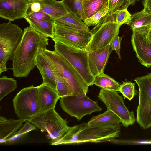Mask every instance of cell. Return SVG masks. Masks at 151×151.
<instances>
[{"mask_svg": "<svg viewBox=\"0 0 151 151\" xmlns=\"http://www.w3.org/2000/svg\"><path fill=\"white\" fill-rule=\"evenodd\" d=\"M48 37L30 26L25 28L21 41L17 48L11 68L16 77H27L36 66L39 54L48 45Z\"/></svg>", "mask_w": 151, "mask_h": 151, "instance_id": "cell-1", "label": "cell"}, {"mask_svg": "<svg viewBox=\"0 0 151 151\" xmlns=\"http://www.w3.org/2000/svg\"><path fill=\"white\" fill-rule=\"evenodd\" d=\"M42 52L68 82L72 91L73 95L86 96L89 86L65 59L54 50H49L46 47L43 50Z\"/></svg>", "mask_w": 151, "mask_h": 151, "instance_id": "cell-2", "label": "cell"}, {"mask_svg": "<svg viewBox=\"0 0 151 151\" xmlns=\"http://www.w3.org/2000/svg\"><path fill=\"white\" fill-rule=\"evenodd\" d=\"M23 34L22 29L10 21L0 25V74L8 70L6 63L12 60Z\"/></svg>", "mask_w": 151, "mask_h": 151, "instance_id": "cell-3", "label": "cell"}, {"mask_svg": "<svg viewBox=\"0 0 151 151\" xmlns=\"http://www.w3.org/2000/svg\"><path fill=\"white\" fill-rule=\"evenodd\" d=\"M120 27L115 21L114 13L108 12L90 31L91 37L86 50L89 52L110 44L118 35Z\"/></svg>", "mask_w": 151, "mask_h": 151, "instance_id": "cell-4", "label": "cell"}, {"mask_svg": "<svg viewBox=\"0 0 151 151\" xmlns=\"http://www.w3.org/2000/svg\"><path fill=\"white\" fill-rule=\"evenodd\" d=\"M54 42V50L72 65L89 86L93 85L94 77L89 68L88 52L86 50L76 48L59 42Z\"/></svg>", "mask_w": 151, "mask_h": 151, "instance_id": "cell-5", "label": "cell"}, {"mask_svg": "<svg viewBox=\"0 0 151 151\" xmlns=\"http://www.w3.org/2000/svg\"><path fill=\"white\" fill-rule=\"evenodd\" d=\"M14 111L19 119L29 121L39 113L37 87L21 89L13 99Z\"/></svg>", "mask_w": 151, "mask_h": 151, "instance_id": "cell-6", "label": "cell"}, {"mask_svg": "<svg viewBox=\"0 0 151 151\" xmlns=\"http://www.w3.org/2000/svg\"><path fill=\"white\" fill-rule=\"evenodd\" d=\"M29 122L42 132H47V137L52 140L61 138L69 127L66 120L60 117L55 108L39 114Z\"/></svg>", "mask_w": 151, "mask_h": 151, "instance_id": "cell-7", "label": "cell"}, {"mask_svg": "<svg viewBox=\"0 0 151 151\" xmlns=\"http://www.w3.org/2000/svg\"><path fill=\"white\" fill-rule=\"evenodd\" d=\"M134 81L139 91L136 121L140 127L145 129L151 127V73L137 77Z\"/></svg>", "mask_w": 151, "mask_h": 151, "instance_id": "cell-8", "label": "cell"}, {"mask_svg": "<svg viewBox=\"0 0 151 151\" xmlns=\"http://www.w3.org/2000/svg\"><path fill=\"white\" fill-rule=\"evenodd\" d=\"M120 125L89 126L83 123L78 125L76 144L110 142L118 137Z\"/></svg>", "mask_w": 151, "mask_h": 151, "instance_id": "cell-9", "label": "cell"}, {"mask_svg": "<svg viewBox=\"0 0 151 151\" xmlns=\"http://www.w3.org/2000/svg\"><path fill=\"white\" fill-rule=\"evenodd\" d=\"M60 105L63 111L71 116L76 117L78 121L86 115L102 110L96 102L92 101L87 96H63L60 99Z\"/></svg>", "mask_w": 151, "mask_h": 151, "instance_id": "cell-10", "label": "cell"}, {"mask_svg": "<svg viewBox=\"0 0 151 151\" xmlns=\"http://www.w3.org/2000/svg\"><path fill=\"white\" fill-rule=\"evenodd\" d=\"M98 97L105 104L107 109L120 118L124 126L127 127L135 123L136 119L133 112L130 111L126 107L122 98L116 91L102 88Z\"/></svg>", "mask_w": 151, "mask_h": 151, "instance_id": "cell-11", "label": "cell"}, {"mask_svg": "<svg viewBox=\"0 0 151 151\" xmlns=\"http://www.w3.org/2000/svg\"><path fill=\"white\" fill-rule=\"evenodd\" d=\"M54 35L52 40L76 48L86 50L92 34L86 32L57 24L54 23Z\"/></svg>", "mask_w": 151, "mask_h": 151, "instance_id": "cell-12", "label": "cell"}, {"mask_svg": "<svg viewBox=\"0 0 151 151\" xmlns=\"http://www.w3.org/2000/svg\"><path fill=\"white\" fill-rule=\"evenodd\" d=\"M146 29L132 30L131 42L139 61L143 65L149 68L151 67V45L146 37Z\"/></svg>", "mask_w": 151, "mask_h": 151, "instance_id": "cell-13", "label": "cell"}, {"mask_svg": "<svg viewBox=\"0 0 151 151\" xmlns=\"http://www.w3.org/2000/svg\"><path fill=\"white\" fill-rule=\"evenodd\" d=\"M31 4L27 0H0V17L10 21L24 18Z\"/></svg>", "mask_w": 151, "mask_h": 151, "instance_id": "cell-14", "label": "cell"}, {"mask_svg": "<svg viewBox=\"0 0 151 151\" xmlns=\"http://www.w3.org/2000/svg\"><path fill=\"white\" fill-rule=\"evenodd\" d=\"M112 51L109 44L103 48L88 52L89 68L94 78L104 73L109 57Z\"/></svg>", "mask_w": 151, "mask_h": 151, "instance_id": "cell-15", "label": "cell"}, {"mask_svg": "<svg viewBox=\"0 0 151 151\" xmlns=\"http://www.w3.org/2000/svg\"><path fill=\"white\" fill-rule=\"evenodd\" d=\"M37 87L39 114L54 108L58 100L60 99L56 90L42 83Z\"/></svg>", "mask_w": 151, "mask_h": 151, "instance_id": "cell-16", "label": "cell"}, {"mask_svg": "<svg viewBox=\"0 0 151 151\" xmlns=\"http://www.w3.org/2000/svg\"><path fill=\"white\" fill-rule=\"evenodd\" d=\"M36 66L38 69L43 79V84L55 90V80L53 67L43 52L36 58Z\"/></svg>", "mask_w": 151, "mask_h": 151, "instance_id": "cell-17", "label": "cell"}, {"mask_svg": "<svg viewBox=\"0 0 151 151\" xmlns=\"http://www.w3.org/2000/svg\"><path fill=\"white\" fill-rule=\"evenodd\" d=\"M24 120L19 119H6L0 116V143H4L5 140L14 134L22 126Z\"/></svg>", "mask_w": 151, "mask_h": 151, "instance_id": "cell-18", "label": "cell"}, {"mask_svg": "<svg viewBox=\"0 0 151 151\" xmlns=\"http://www.w3.org/2000/svg\"><path fill=\"white\" fill-rule=\"evenodd\" d=\"M40 4V12L50 15L55 20L67 14L69 11L61 2L56 0H44Z\"/></svg>", "mask_w": 151, "mask_h": 151, "instance_id": "cell-19", "label": "cell"}, {"mask_svg": "<svg viewBox=\"0 0 151 151\" xmlns=\"http://www.w3.org/2000/svg\"><path fill=\"white\" fill-rule=\"evenodd\" d=\"M30 26L42 34L53 39L54 35V23L37 19L27 13L24 17Z\"/></svg>", "mask_w": 151, "mask_h": 151, "instance_id": "cell-20", "label": "cell"}, {"mask_svg": "<svg viewBox=\"0 0 151 151\" xmlns=\"http://www.w3.org/2000/svg\"><path fill=\"white\" fill-rule=\"evenodd\" d=\"M54 23L60 25L86 32L90 31L88 27L74 13L69 11L66 15L55 19Z\"/></svg>", "mask_w": 151, "mask_h": 151, "instance_id": "cell-21", "label": "cell"}, {"mask_svg": "<svg viewBox=\"0 0 151 151\" xmlns=\"http://www.w3.org/2000/svg\"><path fill=\"white\" fill-rule=\"evenodd\" d=\"M121 123L120 118L111 110L107 109L102 114L93 117L87 123L89 126H112Z\"/></svg>", "mask_w": 151, "mask_h": 151, "instance_id": "cell-22", "label": "cell"}, {"mask_svg": "<svg viewBox=\"0 0 151 151\" xmlns=\"http://www.w3.org/2000/svg\"><path fill=\"white\" fill-rule=\"evenodd\" d=\"M129 26L132 30L146 29L151 27V13L144 9L132 14Z\"/></svg>", "mask_w": 151, "mask_h": 151, "instance_id": "cell-23", "label": "cell"}, {"mask_svg": "<svg viewBox=\"0 0 151 151\" xmlns=\"http://www.w3.org/2000/svg\"><path fill=\"white\" fill-rule=\"evenodd\" d=\"M102 88L119 91L121 85L114 79L104 73L94 78L93 85Z\"/></svg>", "mask_w": 151, "mask_h": 151, "instance_id": "cell-24", "label": "cell"}, {"mask_svg": "<svg viewBox=\"0 0 151 151\" xmlns=\"http://www.w3.org/2000/svg\"><path fill=\"white\" fill-rule=\"evenodd\" d=\"M53 67L55 80V90L60 98L73 95L72 91L68 82L59 71Z\"/></svg>", "mask_w": 151, "mask_h": 151, "instance_id": "cell-25", "label": "cell"}, {"mask_svg": "<svg viewBox=\"0 0 151 151\" xmlns=\"http://www.w3.org/2000/svg\"><path fill=\"white\" fill-rule=\"evenodd\" d=\"M84 0H62L69 11L76 14L82 20L84 21L86 18L84 12Z\"/></svg>", "mask_w": 151, "mask_h": 151, "instance_id": "cell-26", "label": "cell"}, {"mask_svg": "<svg viewBox=\"0 0 151 151\" xmlns=\"http://www.w3.org/2000/svg\"><path fill=\"white\" fill-rule=\"evenodd\" d=\"M17 81L13 78L3 76L0 78V101L17 87Z\"/></svg>", "mask_w": 151, "mask_h": 151, "instance_id": "cell-27", "label": "cell"}, {"mask_svg": "<svg viewBox=\"0 0 151 151\" xmlns=\"http://www.w3.org/2000/svg\"><path fill=\"white\" fill-rule=\"evenodd\" d=\"M108 0H92L84 1L83 8L86 18H89L100 10Z\"/></svg>", "mask_w": 151, "mask_h": 151, "instance_id": "cell-28", "label": "cell"}, {"mask_svg": "<svg viewBox=\"0 0 151 151\" xmlns=\"http://www.w3.org/2000/svg\"><path fill=\"white\" fill-rule=\"evenodd\" d=\"M136 2L135 0H108V12L114 13L118 11L127 9L129 6L134 5Z\"/></svg>", "mask_w": 151, "mask_h": 151, "instance_id": "cell-29", "label": "cell"}, {"mask_svg": "<svg viewBox=\"0 0 151 151\" xmlns=\"http://www.w3.org/2000/svg\"><path fill=\"white\" fill-rule=\"evenodd\" d=\"M109 10L107 2L100 10L93 15L89 18H86L83 22L88 27L95 26L107 14Z\"/></svg>", "mask_w": 151, "mask_h": 151, "instance_id": "cell-30", "label": "cell"}, {"mask_svg": "<svg viewBox=\"0 0 151 151\" xmlns=\"http://www.w3.org/2000/svg\"><path fill=\"white\" fill-rule=\"evenodd\" d=\"M36 127L29 122L26 121L23 126L14 134L6 139L4 143H12L24 135L29 132L36 129Z\"/></svg>", "mask_w": 151, "mask_h": 151, "instance_id": "cell-31", "label": "cell"}, {"mask_svg": "<svg viewBox=\"0 0 151 151\" xmlns=\"http://www.w3.org/2000/svg\"><path fill=\"white\" fill-rule=\"evenodd\" d=\"M135 84L129 81L123 82L121 85L119 92L123 96L130 101L137 95Z\"/></svg>", "mask_w": 151, "mask_h": 151, "instance_id": "cell-32", "label": "cell"}, {"mask_svg": "<svg viewBox=\"0 0 151 151\" xmlns=\"http://www.w3.org/2000/svg\"><path fill=\"white\" fill-rule=\"evenodd\" d=\"M116 22L121 26L124 24L129 26L131 22L132 14L127 9L117 11L113 13Z\"/></svg>", "mask_w": 151, "mask_h": 151, "instance_id": "cell-33", "label": "cell"}, {"mask_svg": "<svg viewBox=\"0 0 151 151\" xmlns=\"http://www.w3.org/2000/svg\"><path fill=\"white\" fill-rule=\"evenodd\" d=\"M122 37L117 35L116 36L110 44V47L112 51L115 50L119 58L121 59L120 54V45Z\"/></svg>", "mask_w": 151, "mask_h": 151, "instance_id": "cell-34", "label": "cell"}, {"mask_svg": "<svg viewBox=\"0 0 151 151\" xmlns=\"http://www.w3.org/2000/svg\"><path fill=\"white\" fill-rule=\"evenodd\" d=\"M30 15L38 19L54 23L55 19L49 14L42 12H28Z\"/></svg>", "mask_w": 151, "mask_h": 151, "instance_id": "cell-35", "label": "cell"}, {"mask_svg": "<svg viewBox=\"0 0 151 151\" xmlns=\"http://www.w3.org/2000/svg\"><path fill=\"white\" fill-rule=\"evenodd\" d=\"M29 8L30 11L29 12H35L40 11L41 9L40 4L39 2L31 3Z\"/></svg>", "mask_w": 151, "mask_h": 151, "instance_id": "cell-36", "label": "cell"}, {"mask_svg": "<svg viewBox=\"0 0 151 151\" xmlns=\"http://www.w3.org/2000/svg\"><path fill=\"white\" fill-rule=\"evenodd\" d=\"M143 4L144 9L151 13V0H144Z\"/></svg>", "mask_w": 151, "mask_h": 151, "instance_id": "cell-37", "label": "cell"}, {"mask_svg": "<svg viewBox=\"0 0 151 151\" xmlns=\"http://www.w3.org/2000/svg\"><path fill=\"white\" fill-rule=\"evenodd\" d=\"M146 34L147 39L151 45V27L146 29Z\"/></svg>", "mask_w": 151, "mask_h": 151, "instance_id": "cell-38", "label": "cell"}, {"mask_svg": "<svg viewBox=\"0 0 151 151\" xmlns=\"http://www.w3.org/2000/svg\"><path fill=\"white\" fill-rule=\"evenodd\" d=\"M28 0V1H29L30 2H31V3H32V2H38V1H43L44 0Z\"/></svg>", "mask_w": 151, "mask_h": 151, "instance_id": "cell-39", "label": "cell"}, {"mask_svg": "<svg viewBox=\"0 0 151 151\" xmlns=\"http://www.w3.org/2000/svg\"><path fill=\"white\" fill-rule=\"evenodd\" d=\"M91 0H84V1H91Z\"/></svg>", "mask_w": 151, "mask_h": 151, "instance_id": "cell-40", "label": "cell"}, {"mask_svg": "<svg viewBox=\"0 0 151 151\" xmlns=\"http://www.w3.org/2000/svg\"><path fill=\"white\" fill-rule=\"evenodd\" d=\"M135 0L136 1H139L140 0Z\"/></svg>", "mask_w": 151, "mask_h": 151, "instance_id": "cell-41", "label": "cell"}]
</instances>
